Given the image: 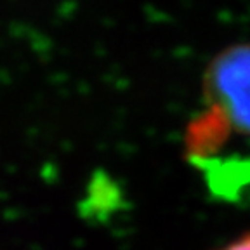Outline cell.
Here are the masks:
<instances>
[{
    "label": "cell",
    "mask_w": 250,
    "mask_h": 250,
    "mask_svg": "<svg viewBox=\"0 0 250 250\" xmlns=\"http://www.w3.org/2000/svg\"><path fill=\"white\" fill-rule=\"evenodd\" d=\"M210 89L219 111L250 132V45L234 47L210 71Z\"/></svg>",
    "instance_id": "1"
},
{
    "label": "cell",
    "mask_w": 250,
    "mask_h": 250,
    "mask_svg": "<svg viewBox=\"0 0 250 250\" xmlns=\"http://www.w3.org/2000/svg\"><path fill=\"white\" fill-rule=\"evenodd\" d=\"M221 250H250V233H247V234H243V236H240V238L229 242Z\"/></svg>",
    "instance_id": "2"
}]
</instances>
